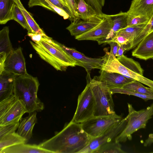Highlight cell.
<instances>
[{"mask_svg":"<svg viewBox=\"0 0 153 153\" xmlns=\"http://www.w3.org/2000/svg\"><path fill=\"white\" fill-rule=\"evenodd\" d=\"M92 139L82 129L80 123L71 121L61 131L39 146L52 153H79Z\"/></svg>","mask_w":153,"mask_h":153,"instance_id":"1","label":"cell"},{"mask_svg":"<svg viewBox=\"0 0 153 153\" xmlns=\"http://www.w3.org/2000/svg\"><path fill=\"white\" fill-rule=\"evenodd\" d=\"M30 42L39 57L57 71H65L68 67L78 66L77 62L65 50L61 44L46 34L39 42Z\"/></svg>","mask_w":153,"mask_h":153,"instance_id":"2","label":"cell"},{"mask_svg":"<svg viewBox=\"0 0 153 153\" xmlns=\"http://www.w3.org/2000/svg\"><path fill=\"white\" fill-rule=\"evenodd\" d=\"M39 84L37 77L28 74L15 78L13 94L22 102L28 113L40 111L44 108L43 103L37 95Z\"/></svg>","mask_w":153,"mask_h":153,"instance_id":"3","label":"cell"},{"mask_svg":"<svg viewBox=\"0 0 153 153\" xmlns=\"http://www.w3.org/2000/svg\"><path fill=\"white\" fill-rule=\"evenodd\" d=\"M87 82L89 85L94 99L95 106L94 116H108L115 113L112 94L104 82L91 79L90 73H87Z\"/></svg>","mask_w":153,"mask_h":153,"instance_id":"4","label":"cell"},{"mask_svg":"<svg viewBox=\"0 0 153 153\" xmlns=\"http://www.w3.org/2000/svg\"><path fill=\"white\" fill-rule=\"evenodd\" d=\"M128 114L127 124L122 132L116 138L117 142H124L132 139V135L138 130L145 128L149 120L153 116V102L146 108L135 110L132 105L128 103Z\"/></svg>","mask_w":153,"mask_h":153,"instance_id":"5","label":"cell"},{"mask_svg":"<svg viewBox=\"0 0 153 153\" xmlns=\"http://www.w3.org/2000/svg\"><path fill=\"white\" fill-rule=\"evenodd\" d=\"M122 119L121 116L115 113L108 116H93L80 124L84 130L94 138L102 135Z\"/></svg>","mask_w":153,"mask_h":153,"instance_id":"6","label":"cell"},{"mask_svg":"<svg viewBox=\"0 0 153 153\" xmlns=\"http://www.w3.org/2000/svg\"><path fill=\"white\" fill-rule=\"evenodd\" d=\"M27 111L22 102L13 94L0 101V125L19 121Z\"/></svg>","mask_w":153,"mask_h":153,"instance_id":"7","label":"cell"},{"mask_svg":"<svg viewBox=\"0 0 153 153\" xmlns=\"http://www.w3.org/2000/svg\"><path fill=\"white\" fill-rule=\"evenodd\" d=\"M79 95L77 108L71 121L81 123L93 117L95 103L94 97L89 83Z\"/></svg>","mask_w":153,"mask_h":153,"instance_id":"8","label":"cell"},{"mask_svg":"<svg viewBox=\"0 0 153 153\" xmlns=\"http://www.w3.org/2000/svg\"><path fill=\"white\" fill-rule=\"evenodd\" d=\"M128 121V117L122 119L117 124L106 131L101 135L92 138L89 143L79 153H93L100 146L115 141L116 138L125 128Z\"/></svg>","mask_w":153,"mask_h":153,"instance_id":"9","label":"cell"},{"mask_svg":"<svg viewBox=\"0 0 153 153\" xmlns=\"http://www.w3.org/2000/svg\"><path fill=\"white\" fill-rule=\"evenodd\" d=\"M112 22L109 15L105 14L101 22L89 30L75 36L78 40H92L98 43L104 39L109 33Z\"/></svg>","mask_w":153,"mask_h":153,"instance_id":"10","label":"cell"},{"mask_svg":"<svg viewBox=\"0 0 153 153\" xmlns=\"http://www.w3.org/2000/svg\"><path fill=\"white\" fill-rule=\"evenodd\" d=\"M4 71L17 76H24L28 74L21 47L14 49L8 55L4 63Z\"/></svg>","mask_w":153,"mask_h":153,"instance_id":"11","label":"cell"},{"mask_svg":"<svg viewBox=\"0 0 153 153\" xmlns=\"http://www.w3.org/2000/svg\"><path fill=\"white\" fill-rule=\"evenodd\" d=\"M65 50L78 63V66L84 68L87 73L92 70L101 69L103 62L101 58H92L85 56L76 49L67 47L61 44Z\"/></svg>","mask_w":153,"mask_h":153,"instance_id":"12","label":"cell"},{"mask_svg":"<svg viewBox=\"0 0 153 153\" xmlns=\"http://www.w3.org/2000/svg\"><path fill=\"white\" fill-rule=\"evenodd\" d=\"M104 14L97 15L86 19L74 20L66 28L72 36L81 35L92 29L100 23L103 19Z\"/></svg>","mask_w":153,"mask_h":153,"instance_id":"13","label":"cell"},{"mask_svg":"<svg viewBox=\"0 0 153 153\" xmlns=\"http://www.w3.org/2000/svg\"><path fill=\"white\" fill-rule=\"evenodd\" d=\"M100 70V76L95 77L98 80L105 83L109 88H122L124 85L135 80L118 73Z\"/></svg>","mask_w":153,"mask_h":153,"instance_id":"14","label":"cell"},{"mask_svg":"<svg viewBox=\"0 0 153 153\" xmlns=\"http://www.w3.org/2000/svg\"><path fill=\"white\" fill-rule=\"evenodd\" d=\"M132 55L145 60L153 59V30L149 32L132 52Z\"/></svg>","mask_w":153,"mask_h":153,"instance_id":"15","label":"cell"},{"mask_svg":"<svg viewBox=\"0 0 153 153\" xmlns=\"http://www.w3.org/2000/svg\"><path fill=\"white\" fill-rule=\"evenodd\" d=\"M129 16H142L149 19L153 13V0H132L128 10Z\"/></svg>","mask_w":153,"mask_h":153,"instance_id":"16","label":"cell"},{"mask_svg":"<svg viewBox=\"0 0 153 153\" xmlns=\"http://www.w3.org/2000/svg\"><path fill=\"white\" fill-rule=\"evenodd\" d=\"M109 15L112 22L111 28L107 36L98 43L99 45L107 43L116 36L119 30L128 26V14L126 12L120 11L118 13Z\"/></svg>","mask_w":153,"mask_h":153,"instance_id":"17","label":"cell"},{"mask_svg":"<svg viewBox=\"0 0 153 153\" xmlns=\"http://www.w3.org/2000/svg\"><path fill=\"white\" fill-rule=\"evenodd\" d=\"M16 76L5 71L0 74V101L13 94L14 81Z\"/></svg>","mask_w":153,"mask_h":153,"instance_id":"18","label":"cell"},{"mask_svg":"<svg viewBox=\"0 0 153 153\" xmlns=\"http://www.w3.org/2000/svg\"><path fill=\"white\" fill-rule=\"evenodd\" d=\"M36 114V111L30 113L28 116L22 117L19 120L17 133L27 141L32 137L33 130L37 121Z\"/></svg>","mask_w":153,"mask_h":153,"instance_id":"19","label":"cell"},{"mask_svg":"<svg viewBox=\"0 0 153 153\" xmlns=\"http://www.w3.org/2000/svg\"><path fill=\"white\" fill-rule=\"evenodd\" d=\"M52 153L50 151L40 148L39 145L20 144L7 147L0 153Z\"/></svg>","mask_w":153,"mask_h":153,"instance_id":"20","label":"cell"},{"mask_svg":"<svg viewBox=\"0 0 153 153\" xmlns=\"http://www.w3.org/2000/svg\"><path fill=\"white\" fill-rule=\"evenodd\" d=\"M9 27H4L0 31V56L7 57L14 50L9 37Z\"/></svg>","mask_w":153,"mask_h":153,"instance_id":"21","label":"cell"},{"mask_svg":"<svg viewBox=\"0 0 153 153\" xmlns=\"http://www.w3.org/2000/svg\"><path fill=\"white\" fill-rule=\"evenodd\" d=\"M50 1L67 13L71 18V22L74 20V16L69 8L64 5L59 0H29L28 5L29 7L39 6L53 11L52 9L49 5Z\"/></svg>","mask_w":153,"mask_h":153,"instance_id":"22","label":"cell"},{"mask_svg":"<svg viewBox=\"0 0 153 153\" xmlns=\"http://www.w3.org/2000/svg\"><path fill=\"white\" fill-rule=\"evenodd\" d=\"M75 1L78 13L77 19H86L99 15L84 0H75Z\"/></svg>","mask_w":153,"mask_h":153,"instance_id":"23","label":"cell"},{"mask_svg":"<svg viewBox=\"0 0 153 153\" xmlns=\"http://www.w3.org/2000/svg\"><path fill=\"white\" fill-rule=\"evenodd\" d=\"M14 0H0V24H6L12 20V11Z\"/></svg>","mask_w":153,"mask_h":153,"instance_id":"24","label":"cell"},{"mask_svg":"<svg viewBox=\"0 0 153 153\" xmlns=\"http://www.w3.org/2000/svg\"><path fill=\"white\" fill-rule=\"evenodd\" d=\"M147 24L128 26L119 30L116 35H121L127 39L129 41V46L130 45L140 34Z\"/></svg>","mask_w":153,"mask_h":153,"instance_id":"25","label":"cell"},{"mask_svg":"<svg viewBox=\"0 0 153 153\" xmlns=\"http://www.w3.org/2000/svg\"><path fill=\"white\" fill-rule=\"evenodd\" d=\"M27 140L15 132L8 134L0 139V152L9 147L25 143Z\"/></svg>","mask_w":153,"mask_h":153,"instance_id":"26","label":"cell"},{"mask_svg":"<svg viewBox=\"0 0 153 153\" xmlns=\"http://www.w3.org/2000/svg\"><path fill=\"white\" fill-rule=\"evenodd\" d=\"M14 1L21 10L33 33H45L35 20L31 13L25 8L20 0H14Z\"/></svg>","mask_w":153,"mask_h":153,"instance_id":"27","label":"cell"},{"mask_svg":"<svg viewBox=\"0 0 153 153\" xmlns=\"http://www.w3.org/2000/svg\"><path fill=\"white\" fill-rule=\"evenodd\" d=\"M122 88L143 94L153 96V90L144 86L140 82L135 80L124 85Z\"/></svg>","mask_w":153,"mask_h":153,"instance_id":"28","label":"cell"},{"mask_svg":"<svg viewBox=\"0 0 153 153\" xmlns=\"http://www.w3.org/2000/svg\"><path fill=\"white\" fill-rule=\"evenodd\" d=\"M123 65L129 69L143 76L144 70L139 63L125 55L121 57L117 58Z\"/></svg>","mask_w":153,"mask_h":153,"instance_id":"29","label":"cell"},{"mask_svg":"<svg viewBox=\"0 0 153 153\" xmlns=\"http://www.w3.org/2000/svg\"><path fill=\"white\" fill-rule=\"evenodd\" d=\"M12 14V20L18 22L23 28L26 29L28 32L33 33L21 10L15 3L13 6Z\"/></svg>","mask_w":153,"mask_h":153,"instance_id":"30","label":"cell"},{"mask_svg":"<svg viewBox=\"0 0 153 153\" xmlns=\"http://www.w3.org/2000/svg\"><path fill=\"white\" fill-rule=\"evenodd\" d=\"M121 149L120 143L115 141L105 144L100 146L93 153H125Z\"/></svg>","mask_w":153,"mask_h":153,"instance_id":"31","label":"cell"},{"mask_svg":"<svg viewBox=\"0 0 153 153\" xmlns=\"http://www.w3.org/2000/svg\"><path fill=\"white\" fill-rule=\"evenodd\" d=\"M153 30V13L149 22L138 36L130 45L128 50L136 47L143 38Z\"/></svg>","mask_w":153,"mask_h":153,"instance_id":"32","label":"cell"},{"mask_svg":"<svg viewBox=\"0 0 153 153\" xmlns=\"http://www.w3.org/2000/svg\"><path fill=\"white\" fill-rule=\"evenodd\" d=\"M109 90L112 94L114 93H120L136 96L145 101L153 100V96L140 94L123 88H109Z\"/></svg>","mask_w":153,"mask_h":153,"instance_id":"33","label":"cell"},{"mask_svg":"<svg viewBox=\"0 0 153 153\" xmlns=\"http://www.w3.org/2000/svg\"><path fill=\"white\" fill-rule=\"evenodd\" d=\"M19 121L11 122L4 125H0V139L5 136L14 132L18 129Z\"/></svg>","mask_w":153,"mask_h":153,"instance_id":"34","label":"cell"},{"mask_svg":"<svg viewBox=\"0 0 153 153\" xmlns=\"http://www.w3.org/2000/svg\"><path fill=\"white\" fill-rule=\"evenodd\" d=\"M150 19L142 16H129L127 18L128 26H131L144 24H147Z\"/></svg>","mask_w":153,"mask_h":153,"instance_id":"35","label":"cell"},{"mask_svg":"<svg viewBox=\"0 0 153 153\" xmlns=\"http://www.w3.org/2000/svg\"><path fill=\"white\" fill-rule=\"evenodd\" d=\"M91 6L99 15L102 14V9L104 6L105 0H84Z\"/></svg>","mask_w":153,"mask_h":153,"instance_id":"36","label":"cell"},{"mask_svg":"<svg viewBox=\"0 0 153 153\" xmlns=\"http://www.w3.org/2000/svg\"><path fill=\"white\" fill-rule=\"evenodd\" d=\"M110 41L116 42L119 45V46L128 45V49L129 46V40L123 36L117 35Z\"/></svg>","mask_w":153,"mask_h":153,"instance_id":"37","label":"cell"},{"mask_svg":"<svg viewBox=\"0 0 153 153\" xmlns=\"http://www.w3.org/2000/svg\"><path fill=\"white\" fill-rule=\"evenodd\" d=\"M67 1L69 8L74 17V20L77 19L78 13L75 0H67Z\"/></svg>","mask_w":153,"mask_h":153,"instance_id":"38","label":"cell"},{"mask_svg":"<svg viewBox=\"0 0 153 153\" xmlns=\"http://www.w3.org/2000/svg\"><path fill=\"white\" fill-rule=\"evenodd\" d=\"M45 34V33H27V35L30 37L33 42H39L41 40L42 36Z\"/></svg>","mask_w":153,"mask_h":153,"instance_id":"39","label":"cell"},{"mask_svg":"<svg viewBox=\"0 0 153 153\" xmlns=\"http://www.w3.org/2000/svg\"><path fill=\"white\" fill-rule=\"evenodd\" d=\"M107 44H109L110 46L111 50L110 53L116 57V55L119 47V45L116 42L110 41Z\"/></svg>","mask_w":153,"mask_h":153,"instance_id":"40","label":"cell"},{"mask_svg":"<svg viewBox=\"0 0 153 153\" xmlns=\"http://www.w3.org/2000/svg\"><path fill=\"white\" fill-rule=\"evenodd\" d=\"M128 45H123L119 46L116 55L117 58L121 57L123 56L125 51L128 50Z\"/></svg>","mask_w":153,"mask_h":153,"instance_id":"41","label":"cell"},{"mask_svg":"<svg viewBox=\"0 0 153 153\" xmlns=\"http://www.w3.org/2000/svg\"><path fill=\"white\" fill-rule=\"evenodd\" d=\"M153 143V134H149L148 138L144 143L143 145L145 147L149 146Z\"/></svg>","mask_w":153,"mask_h":153,"instance_id":"42","label":"cell"},{"mask_svg":"<svg viewBox=\"0 0 153 153\" xmlns=\"http://www.w3.org/2000/svg\"><path fill=\"white\" fill-rule=\"evenodd\" d=\"M64 5L69 8L67 0H59Z\"/></svg>","mask_w":153,"mask_h":153,"instance_id":"43","label":"cell"}]
</instances>
